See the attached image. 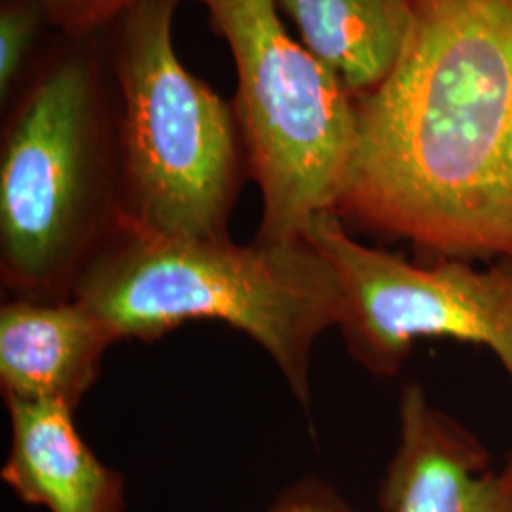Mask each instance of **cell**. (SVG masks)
<instances>
[{
	"label": "cell",
	"instance_id": "obj_1",
	"mask_svg": "<svg viewBox=\"0 0 512 512\" xmlns=\"http://www.w3.org/2000/svg\"><path fill=\"white\" fill-rule=\"evenodd\" d=\"M395 69L355 99L340 219L427 260L512 258V0H408Z\"/></svg>",
	"mask_w": 512,
	"mask_h": 512
},
{
	"label": "cell",
	"instance_id": "obj_2",
	"mask_svg": "<svg viewBox=\"0 0 512 512\" xmlns=\"http://www.w3.org/2000/svg\"><path fill=\"white\" fill-rule=\"evenodd\" d=\"M67 37L2 131L0 279L12 298L69 300L126 224L109 52Z\"/></svg>",
	"mask_w": 512,
	"mask_h": 512
},
{
	"label": "cell",
	"instance_id": "obj_3",
	"mask_svg": "<svg viewBox=\"0 0 512 512\" xmlns=\"http://www.w3.org/2000/svg\"><path fill=\"white\" fill-rule=\"evenodd\" d=\"M74 300L116 340L152 342L188 321H222L255 340L310 416L311 355L338 327L342 291L308 239L238 245L160 236L126 222L82 275Z\"/></svg>",
	"mask_w": 512,
	"mask_h": 512
},
{
	"label": "cell",
	"instance_id": "obj_4",
	"mask_svg": "<svg viewBox=\"0 0 512 512\" xmlns=\"http://www.w3.org/2000/svg\"><path fill=\"white\" fill-rule=\"evenodd\" d=\"M179 4L143 0L109 27L126 222L169 238H230L247 154L234 105L177 54Z\"/></svg>",
	"mask_w": 512,
	"mask_h": 512
},
{
	"label": "cell",
	"instance_id": "obj_5",
	"mask_svg": "<svg viewBox=\"0 0 512 512\" xmlns=\"http://www.w3.org/2000/svg\"><path fill=\"white\" fill-rule=\"evenodd\" d=\"M236 67L249 175L262 198L256 241H302L336 213L357 147L355 99L289 33L277 0H198Z\"/></svg>",
	"mask_w": 512,
	"mask_h": 512
},
{
	"label": "cell",
	"instance_id": "obj_6",
	"mask_svg": "<svg viewBox=\"0 0 512 512\" xmlns=\"http://www.w3.org/2000/svg\"><path fill=\"white\" fill-rule=\"evenodd\" d=\"M334 268L342 291L338 327L349 355L376 376L401 370L416 340L454 338L490 349L512 385V258L410 262L355 241L336 213L306 236Z\"/></svg>",
	"mask_w": 512,
	"mask_h": 512
},
{
	"label": "cell",
	"instance_id": "obj_7",
	"mask_svg": "<svg viewBox=\"0 0 512 512\" xmlns=\"http://www.w3.org/2000/svg\"><path fill=\"white\" fill-rule=\"evenodd\" d=\"M378 503L382 512H512V454L492 469L484 444L408 384Z\"/></svg>",
	"mask_w": 512,
	"mask_h": 512
},
{
	"label": "cell",
	"instance_id": "obj_8",
	"mask_svg": "<svg viewBox=\"0 0 512 512\" xmlns=\"http://www.w3.org/2000/svg\"><path fill=\"white\" fill-rule=\"evenodd\" d=\"M118 342L78 300L12 298L0 308V387L4 399L61 403L76 410Z\"/></svg>",
	"mask_w": 512,
	"mask_h": 512
},
{
	"label": "cell",
	"instance_id": "obj_9",
	"mask_svg": "<svg viewBox=\"0 0 512 512\" xmlns=\"http://www.w3.org/2000/svg\"><path fill=\"white\" fill-rule=\"evenodd\" d=\"M4 401L10 448L0 478L21 503L48 512L126 511V478L78 435L74 410L61 403Z\"/></svg>",
	"mask_w": 512,
	"mask_h": 512
},
{
	"label": "cell",
	"instance_id": "obj_10",
	"mask_svg": "<svg viewBox=\"0 0 512 512\" xmlns=\"http://www.w3.org/2000/svg\"><path fill=\"white\" fill-rule=\"evenodd\" d=\"M300 42L353 99L374 92L395 69L410 25L408 0H277Z\"/></svg>",
	"mask_w": 512,
	"mask_h": 512
},
{
	"label": "cell",
	"instance_id": "obj_11",
	"mask_svg": "<svg viewBox=\"0 0 512 512\" xmlns=\"http://www.w3.org/2000/svg\"><path fill=\"white\" fill-rule=\"evenodd\" d=\"M50 23L38 0H4L0 8V97L12 95L33 54L38 33Z\"/></svg>",
	"mask_w": 512,
	"mask_h": 512
},
{
	"label": "cell",
	"instance_id": "obj_12",
	"mask_svg": "<svg viewBox=\"0 0 512 512\" xmlns=\"http://www.w3.org/2000/svg\"><path fill=\"white\" fill-rule=\"evenodd\" d=\"M50 25L65 37L80 38L99 35L109 29L131 6L143 0H38Z\"/></svg>",
	"mask_w": 512,
	"mask_h": 512
},
{
	"label": "cell",
	"instance_id": "obj_13",
	"mask_svg": "<svg viewBox=\"0 0 512 512\" xmlns=\"http://www.w3.org/2000/svg\"><path fill=\"white\" fill-rule=\"evenodd\" d=\"M266 512H357L319 476H304L277 495Z\"/></svg>",
	"mask_w": 512,
	"mask_h": 512
}]
</instances>
